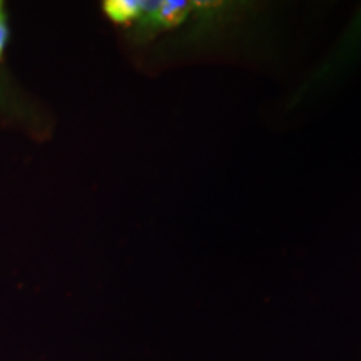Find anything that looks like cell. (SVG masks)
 Returning a JSON list of instances; mask_svg holds the SVG:
<instances>
[{
	"label": "cell",
	"instance_id": "obj_1",
	"mask_svg": "<svg viewBox=\"0 0 361 361\" xmlns=\"http://www.w3.org/2000/svg\"><path fill=\"white\" fill-rule=\"evenodd\" d=\"M191 12V4L180 0L168 2H142L137 22L149 29H173L178 27Z\"/></svg>",
	"mask_w": 361,
	"mask_h": 361
},
{
	"label": "cell",
	"instance_id": "obj_2",
	"mask_svg": "<svg viewBox=\"0 0 361 361\" xmlns=\"http://www.w3.org/2000/svg\"><path fill=\"white\" fill-rule=\"evenodd\" d=\"M141 11V0H107V2H104V12L116 24H133V22H137Z\"/></svg>",
	"mask_w": 361,
	"mask_h": 361
},
{
	"label": "cell",
	"instance_id": "obj_3",
	"mask_svg": "<svg viewBox=\"0 0 361 361\" xmlns=\"http://www.w3.org/2000/svg\"><path fill=\"white\" fill-rule=\"evenodd\" d=\"M7 39H8L7 17H6V13H4V6H2V2H0V59H2L4 49H6Z\"/></svg>",
	"mask_w": 361,
	"mask_h": 361
}]
</instances>
